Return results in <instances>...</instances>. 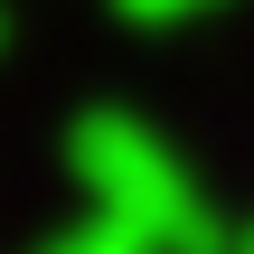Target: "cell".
Wrapping results in <instances>:
<instances>
[{"instance_id":"6da1fadb","label":"cell","mask_w":254,"mask_h":254,"mask_svg":"<svg viewBox=\"0 0 254 254\" xmlns=\"http://www.w3.org/2000/svg\"><path fill=\"white\" fill-rule=\"evenodd\" d=\"M66 170H75L85 198H104L113 226H132V236H189V189H179V170H170V160L151 151V132H132L123 113H85V123L66 132Z\"/></svg>"},{"instance_id":"7a4b0ae2","label":"cell","mask_w":254,"mask_h":254,"mask_svg":"<svg viewBox=\"0 0 254 254\" xmlns=\"http://www.w3.org/2000/svg\"><path fill=\"white\" fill-rule=\"evenodd\" d=\"M47 254H141V236L104 217V226H75V236H57V245H47Z\"/></svg>"},{"instance_id":"3957f363","label":"cell","mask_w":254,"mask_h":254,"mask_svg":"<svg viewBox=\"0 0 254 254\" xmlns=\"http://www.w3.org/2000/svg\"><path fill=\"white\" fill-rule=\"evenodd\" d=\"M113 9H123V19H141V28H160V19H189L198 0H113Z\"/></svg>"},{"instance_id":"277c9868","label":"cell","mask_w":254,"mask_h":254,"mask_svg":"<svg viewBox=\"0 0 254 254\" xmlns=\"http://www.w3.org/2000/svg\"><path fill=\"white\" fill-rule=\"evenodd\" d=\"M0 47H9V9H0Z\"/></svg>"}]
</instances>
